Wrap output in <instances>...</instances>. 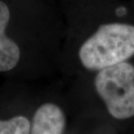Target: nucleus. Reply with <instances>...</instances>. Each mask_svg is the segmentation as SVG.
Instances as JSON below:
<instances>
[{"mask_svg":"<svg viewBox=\"0 0 134 134\" xmlns=\"http://www.w3.org/2000/svg\"><path fill=\"white\" fill-rule=\"evenodd\" d=\"M31 124L28 119L17 116L9 120H0V134H30Z\"/></svg>","mask_w":134,"mask_h":134,"instance_id":"nucleus-5","label":"nucleus"},{"mask_svg":"<svg viewBox=\"0 0 134 134\" xmlns=\"http://www.w3.org/2000/svg\"><path fill=\"white\" fill-rule=\"evenodd\" d=\"M65 126L63 111L55 104L47 103L35 112L30 134H63Z\"/></svg>","mask_w":134,"mask_h":134,"instance_id":"nucleus-4","label":"nucleus"},{"mask_svg":"<svg viewBox=\"0 0 134 134\" xmlns=\"http://www.w3.org/2000/svg\"><path fill=\"white\" fill-rule=\"evenodd\" d=\"M95 88L110 114L125 119L134 116V66L128 62L98 71Z\"/></svg>","mask_w":134,"mask_h":134,"instance_id":"nucleus-2","label":"nucleus"},{"mask_svg":"<svg viewBox=\"0 0 134 134\" xmlns=\"http://www.w3.org/2000/svg\"><path fill=\"white\" fill-rule=\"evenodd\" d=\"M133 55L134 26L121 23L99 25L79 51L83 66L92 71H100L125 62Z\"/></svg>","mask_w":134,"mask_h":134,"instance_id":"nucleus-1","label":"nucleus"},{"mask_svg":"<svg viewBox=\"0 0 134 134\" xmlns=\"http://www.w3.org/2000/svg\"><path fill=\"white\" fill-rule=\"evenodd\" d=\"M13 3L0 0V72L15 69L21 58L19 44L8 33Z\"/></svg>","mask_w":134,"mask_h":134,"instance_id":"nucleus-3","label":"nucleus"}]
</instances>
